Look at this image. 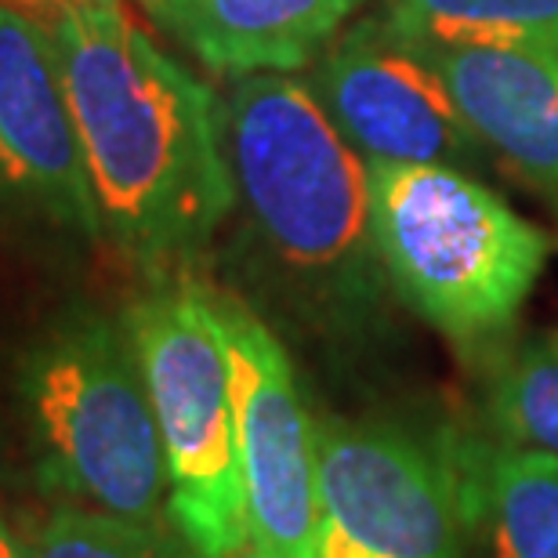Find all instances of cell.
I'll return each mask as SVG.
<instances>
[{
  "mask_svg": "<svg viewBox=\"0 0 558 558\" xmlns=\"http://www.w3.org/2000/svg\"><path fill=\"white\" fill-rule=\"evenodd\" d=\"M421 48L486 149L558 207V54Z\"/></svg>",
  "mask_w": 558,
  "mask_h": 558,
  "instance_id": "10",
  "label": "cell"
},
{
  "mask_svg": "<svg viewBox=\"0 0 558 558\" xmlns=\"http://www.w3.org/2000/svg\"><path fill=\"white\" fill-rule=\"evenodd\" d=\"M167 468V515L196 558L247 551L229 355L215 298L189 279H160L128 308Z\"/></svg>",
  "mask_w": 558,
  "mask_h": 558,
  "instance_id": "5",
  "label": "cell"
},
{
  "mask_svg": "<svg viewBox=\"0 0 558 558\" xmlns=\"http://www.w3.org/2000/svg\"><path fill=\"white\" fill-rule=\"evenodd\" d=\"M26 558H196L167 526H142L106 511L62 505L40 519L26 541Z\"/></svg>",
  "mask_w": 558,
  "mask_h": 558,
  "instance_id": "15",
  "label": "cell"
},
{
  "mask_svg": "<svg viewBox=\"0 0 558 558\" xmlns=\"http://www.w3.org/2000/svg\"><path fill=\"white\" fill-rule=\"evenodd\" d=\"M316 558H464L442 442L392 421L316 417Z\"/></svg>",
  "mask_w": 558,
  "mask_h": 558,
  "instance_id": "6",
  "label": "cell"
},
{
  "mask_svg": "<svg viewBox=\"0 0 558 558\" xmlns=\"http://www.w3.org/2000/svg\"><path fill=\"white\" fill-rule=\"evenodd\" d=\"M236 207L269 276L327 333L381 330L388 283L371 163L294 73H251L221 102Z\"/></svg>",
  "mask_w": 558,
  "mask_h": 558,
  "instance_id": "2",
  "label": "cell"
},
{
  "mask_svg": "<svg viewBox=\"0 0 558 558\" xmlns=\"http://www.w3.org/2000/svg\"><path fill=\"white\" fill-rule=\"evenodd\" d=\"M464 558H558V461L497 439H442Z\"/></svg>",
  "mask_w": 558,
  "mask_h": 558,
  "instance_id": "12",
  "label": "cell"
},
{
  "mask_svg": "<svg viewBox=\"0 0 558 558\" xmlns=\"http://www.w3.org/2000/svg\"><path fill=\"white\" fill-rule=\"evenodd\" d=\"M19 392L51 494L142 526L171 522L160 432L124 319L59 316L22 360Z\"/></svg>",
  "mask_w": 558,
  "mask_h": 558,
  "instance_id": "3",
  "label": "cell"
},
{
  "mask_svg": "<svg viewBox=\"0 0 558 558\" xmlns=\"http://www.w3.org/2000/svg\"><path fill=\"white\" fill-rule=\"evenodd\" d=\"M483 414L494 428L489 439L558 461V330L533 333L497 355L483 388Z\"/></svg>",
  "mask_w": 558,
  "mask_h": 558,
  "instance_id": "14",
  "label": "cell"
},
{
  "mask_svg": "<svg viewBox=\"0 0 558 558\" xmlns=\"http://www.w3.org/2000/svg\"><path fill=\"white\" fill-rule=\"evenodd\" d=\"M371 204L388 283L414 316L457 344L515 327L548 265V232L446 163H371Z\"/></svg>",
  "mask_w": 558,
  "mask_h": 558,
  "instance_id": "4",
  "label": "cell"
},
{
  "mask_svg": "<svg viewBox=\"0 0 558 558\" xmlns=\"http://www.w3.org/2000/svg\"><path fill=\"white\" fill-rule=\"evenodd\" d=\"M381 15L421 44L558 54V0H385Z\"/></svg>",
  "mask_w": 558,
  "mask_h": 558,
  "instance_id": "13",
  "label": "cell"
},
{
  "mask_svg": "<svg viewBox=\"0 0 558 558\" xmlns=\"http://www.w3.org/2000/svg\"><path fill=\"white\" fill-rule=\"evenodd\" d=\"M312 92L366 163H486V142L468 124L417 40L385 15L341 29L319 51Z\"/></svg>",
  "mask_w": 558,
  "mask_h": 558,
  "instance_id": "8",
  "label": "cell"
},
{
  "mask_svg": "<svg viewBox=\"0 0 558 558\" xmlns=\"http://www.w3.org/2000/svg\"><path fill=\"white\" fill-rule=\"evenodd\" d=\"M0 199L98 236L54 33L0 4Z\"/></svg>",
  "mask_w": 558,
  "mask_h": 558,
  "instance_id": "9",
  "label": "cell"
},
{
  "mask_svg": "<svg viewBox=\"0 0 558 558\" xmlns=\"http://www.w3.org/2000/svg\"><path fill=\"white\" fill-rule=\"evenodd\" d=\"M0 558H26L22 555V544L11 537V530L4 526V522H0Z\"/></svg>",
  "mask_w": 558,
  "mask_h": 558,
  "instance_id": "16",
  "label": "cell"
},
{
  "mask_svg": "<svg viewBox=\"0 0 558 558\" xmlns=\"http://www.w3.org/2000/svg\"><path fill=\"white\" fill-rule=\"evenodd\" d=\"M229 355L236 450L247 508L243 558H316V417L287 349L240 298L210 294Z\"/></svg>",
  "mask_w": 558,
  "mask_h": 558,
  "instance_id": "7",
  "label": "cell"
},
{
  "mask_svg": "<svg viewBox=\"0 0 558 558\" xmlns=\"http://www.w3.org/2000/svg\"><path fill=\"white\" fill-rule=\"evenodd\" d=\"M51 33L98 236L138 269L174 279L236 207L218 95L117 0L65 4Z\"/></svg>",
  "mask_w": 558,
  "mask_h": 558,
  "instance_id": "1",
  "label": "cell"
},
{
  "mask_svg": "<svg viewBox=\"0 0 558 558\" xmlns=\"http://www.w3.org/2000/svg\"><path fill=\"white\" fill-rule=\"evenodd\" d=\"M22 4H54V8H65V4H87V0H22Z\"/></svg>",
  "mask_w": 558,
  "mask_h": 558,
  "instance_id": "17",
  "label": "cell"
},
{
  "mask_svg": "<svg viewBox=\"0 0 558 558\" xmlns=\"http://www.w3.org/2000/svg\"><path fill=\"white\" fill-rule=\"evenodd\" d=\"M363 0H138L178 48L221 76L294 73L344 29Z\"/></svg>",
  "mask_w": 558,
  "mask_h": 558,
  "instance_id": "11",
  "label": "cell"
}]
</instances>
